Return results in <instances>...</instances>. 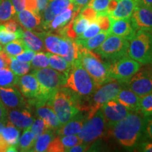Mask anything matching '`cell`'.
I'll return each mask as SVG.
<instances>
[{"mask_svg": "<svg viewBox=\"0 0 152 152\" xmlns=\"http://www.w3.org/2000/svg\"><path fill=\"white\" fill-rule=\"evenodd\" d=\"M1 135L9 145H17L20 139V129L8 121L5 128L1 132Z\"/></svg>", "mask_w": 152, "mask_h": 152, "instance_id": "f1b7e54d", "label": "cell"}, {"mask_svg": "<svg viewBox=\"0 0 152 152\" xmlns=\"http://www.w3.org/2000/svg\"><path fill=\"white\" fill-rule=\"evenodd\" d=\"M109 35V32L100 31L99 33L96 34V35H94L92 37L85 39H75V41L80 46L84 47V48L91 51L94 50V49L98 48Z\"/></svg>", "mask_w": 152, "mask_h": 152, "instance_id": "484cf974", "label": "cell"}, {"mask_svg": "<svg viewBox=\"0 0 152 152\" xmlns=\"http://www.w3.org/2000/svg\"><path fill=\"white\" fill-rule=\"evenodd\" d=\"M144 116L139 112H131L125 118L112 125L110 134L123 147H136L144 130Z\"/></svg>", "mask_w": 152, "mask_h": 152, "instance_id": "6da1fadb", "label": "cell"}, {"mask_svg": "<svg viewBox=\"0 0 152 152\" xmlns=\"http://www.w3.org/2000/svg\"><path fill=\"white\" fill-rule=\"evenodd\" d=\"M8 119V111L6 109L5 105L0 99V121Z\"/></svg>", "mask_w": 152, "mask_h": 152, "instance_id": "db71d44e", "label": "cell"}, {"mask_svg": "<svg viewBox=\"0 0 152 152\" xmlns=\"http://www.w3.org/2000/svg\"><path fill=\"white\" fill-rule=\"evenodd\" d=\"M123 83L140 97L152 92V65H144Z\"/></svg>", "mask_w": 152, "mask_h": 152, "instance_id": "30bf717a", "label": "cell"}, {"mask_svg": "<svg viewBox=\"0 0 152 152\" xmlns=\"http://www.w3.org/2000/svg\"><path fill=\"white\" fill-rule=\"evenodd\" d=\"M49 1L50 0H37L38 10H39L40 15H42L43 11H45V9L47 8V7L49 3Z\"/></svg>", "mask_w": 152, "mask_h": 152, "instance_id": "11a10c76", "label": "cell"}, {"mask_svg": "<svg viewBox=\"0 0 152 152\" xmlns=\"http://www.w3.org/2000/svg\"><path fill=\"white\" fill-rule=\"evenodd\" d=\"M21 39L27 49H31L34 52H40L45 49L42 39L36 32L26 29L23 32Z\"/></svg>", "mask_w": 152, "mask_h": 152, "instance_id": "d4e9b609", "label": "cell"}, {"mask_svg": "<svg viewBox=\"0 0 152 152\" xmlns=\"http://www.w3.org/2000/svg\"><path fill=\"white\" fill-rule=\"evenodd\" d=\"M35 54V52L31 50V49H26V51H24L23 52L20 53L16 56L14 57L16 58L17 60L20 61L22 62H26V63H30L31 62L32 59L33 58Z\"/></svg>", "mask_w": 152, "mask_h": 152, "instance_id": "f6af8a7d", "label": "cell"}, {"mask_svg": "<svg viewBox=\"0 0 152 152\" xmlns=\"http://www.w3.org/2000/svg\"><path fill=\"white\" fill-rule=\"evenodd\" d=\"M90 1V0H72V2L76 8L80 11V9L86 6Z\"/></svg>", "mask_w": 152, "mask_h": 152, "instance_id": "9f6ffc18", "label": "cell"}, {"mask_svg": "<svg viewBox=\"0 0 152 152\" xmlns=\"http://www.w3.org/2000/svg\"><path fill=\"white\" fill-rule=\"evenodd\" d=\"M42 39L45 49L49 52L64 57L69 49V39L49 32H36Z\"/></svg>", "mask_w": 152, "mask_h": 152, "instance_id": "7c38bea8", "label": "cell"}, {"mask_svg": "<svg viewBox=\"0 0 152 152\" xmlns=\"http://www.w3.org/2000/svg\"><path fill=\"white\" fill-rule=\"evenodd\" d=\"M101 31L99 26L96 21H93L90 24V26L87 28V29L76 39H85L88 38L94 37L96 34H98Z\"/></svg>", "mask_w": 152, "mask_h": 152, "instance_id": "b9f144b4", "label": "cell"}, {"mask_svg": "<svg viewBox=\"0 0 152 152\" xmlns=\"http://www.w3.org/2000/svg\"><path fill=\"white\" fill-rule=\"evenodd\" d=\"M31 73L35 76L39 82L40 92L38 98L34 100H30V104H46L49 101L61 87H64L67 75L53 69L52 68H33Z\"/></svg>", "mask_w": 152, "mask_h": 152, "instance_id": "7a4b0ae2", "label": "cell"}, {"mask_svg": "<svg viewBox=\"0 0 152 152\" xmlns=\"http://www.w3.org/2000/svg\"><path fill=\"white\" fill-rule=\"evenodd\" d=\"M9 63H10V56L6 54L3 49L0 51V69L9 67Z\"/></svg>", "mask_w": 152, "mask_h": 152, "instance_id": "681fc988", "label": "cell"}, {"mask_svg": "<svg viewBox=\"0 0 152 152\" xmlns=\"http://www.w3.org/2000/svg\"><path fill=\"white\" fill-rule=\"evenodd\" d=\"M17 85L19 91L26 98L34 100L39 96L40 87L39 82L33 74H26L19 77Z\"/></svg>", "mask_w": 152, "mask_h": 152, "instance_id": "2e32d148", "label": "cell"}, {"mask_svg": "<svg viewBox=\"0 0 152 152\" xmlns=\"http://www.w3.org/2000/svg\"><path fill=\"white\" fill-rule=\"evenodd\" d=\"M64 87L73 91L81 99L86 98V101L99 86L77 59L71 64Z\"/></svg>", "mask_w": 152, "mask_h": 152, "instance_id": "277c9868", "label": "cell"}, {"mask_svg": "<svg viewBox=\"0 0 152 152\" xmlns=\"http://www.w3.org/2000/svg\"><path fill=\"white\" fill-rule=\"evenodd\" d=\"M36 141L35 135L30 128L25 129L17 144V149L20 151H30Z\"/></svg>", "mask_w": 152, "mask_h": 152, "instance_id": "f546056e", "label": "cell"}, {"mask_svg": "<svg viewBox=\"0 0 152 152\" xmlns=\"http://www.w3.org/2000/svg\"><path fill=\"white\" fill-rule=\"evenodd\" d=\"M81 100L73 91L62 87L56 91L47 105L52 108L62 125L80 111Z\"/></svg>", "mask_w": 152, "mask_h": 152, "instance_id": "3957f363", "label": "cell"}, {"mask_svg": "<svg viewBox=\"0 0 152 152\" xmlns=\"http://www.w3.org/2000/svg\"><path fill=\"white\" fill-rule=\"evenodd\" d=\"M9 144H7V142L5 141V140L1 135V134H0V152H4L7 151V149L9 147Z\"/></svg>", "mask_w": 152, "mask_h": 152, "instance_id": "6f0895ef", "label": "cell"}, {"mask_svg": "<svg viewBox=\"0 0 152 152\" xmlns=\"http://www.w3.org/2000/svg\"><path fill=\"white\" fill-rule=\"evenodd\" d=\"M48 56L49 66L53 69L66 74L67 75L71 68V64L66 61L64 58V57L60 56V55L48 52Z\"/></svg>", "mask_w": 152, "mask_h": 152, "instance_id": "4316f807", "label": "cell"}, {"mask_svg": "<svg viewBox=\"0 0 152 152\" xmlns=\"http://www.w3.org/2000/svg\"><path fill=\"white\" fill-rule=\"evenodd\" d=\"M106 128L103 113L99 109L93 116L85 120L77 136L83 142L90 144L104 136Z\"/></svg>", "mask_w": 152, "mask_h": 152, "instance_id": "8fae6325", "label": "cell"}, {"mask_svg": "<svg viewBox=\"0 0 152 152\" xmlns=\"http://www.w3.org/2000/svg\"><path fill=\"white\" fill-rule=\"evenodd\" d=\"M59 137L60 142L61 143L63 147L64 148L65 151H68V150L71 149V147L77 144L83 143V141L80 138L77 136V134H71V135H64L60 136L58 135Z\"/></svg>", "mask_w": 152, "mask_h": 152, "instance_id": "f35d334b", "label": "cell"}, {"mask_svg": "<svg viewBox=\"0 0 152 152\" xmlns=\"http://www.w3.org/2000/svg\"><path fill=\"white\" fill-rule=\"evenodd\" d=\"M137 4V0H118L115 9L108 16L111 20L130 18Z\"/></svg>", "mask_w": 152, "mask_h": 152, "instance_id": "cb8c5ba5", "label": "cell"}, {"mask_svg": "<svg viewBox=\"0 0 152 152\" xmlns=\"http://www.w3.org/2000/svg\"><path fill=\"white\" fill-rule=\"evenodd\" d=\"M9 68L13 73L16 74V75L22 76L26 75L30 71L31 65H30V63L20 61L17 60L15 57L10 56Z\"/></svg>", "mask_w": 152, "mask_h": 152, "instance_id": "836d02e7", "label": "cell"}, {"mask_svg": "<svg viewBox=\"0 0 152 152\" xmlns=\"http://www.w3.org/2000/svg\"><path fill=\"white\" fill-rule=\"evenodd\" d=\"M130 40L120 36L109 35L94 53L106 61H113L128 56Z\"/></svg>", "mask_w": 152, "mask_h": 152, "instance_id": "ba28073f", "label": "cell"}, {"mask_svg": "<svg viewBox=\"0 0 152 152\" xmlns=\"http://www.w3.org/2000/svg\"><path fill=\"white\" fill-rule=\"evenodd\" d=\"M96 22L99 26L101 31L109 32V30L111 27V19L106 14H98L96 17Z\"/></svg>", "mask_w": 152, "mask_h": 152, "instance_id": "7bdbcfd3", "label": "cell"}, {"mask_svg": "<svg viewBox=\"0 0 152 152\" xmlns=\"http://www.w3.org/2000/svg\"><path fill=\"white\" fill-rule=\"evenodd\" d=\"M143 134L146 137L152 140V115L144 117Z\"/></svg>", "mask_w": 152, "mask_h": 152, "instance_id": "bcb514c9", "label": "cell"}, {"mask_svg": "<svg viewBox=\"0 0 152 152\" xmlns=\"http://www.w3.org/2000/svg\"><path fill=\"white\" fill-rule=\"evenodd\" d=\"M100 109L103 113L106 127L109 128L125 118L130 113L129 110L115 99L108 101Z\"/></svg>", "mask_w": 152, "mask_h": 152, "instance_id": "4fadbf2b", "label": "cell"}, {"mask_svg": "<svg viewBox=\"0 0 152 152\" xmlns=\"http://www.w3.org/2000/svg\"><path fill=\"white\" fill-rule=\"evenodd\" d=\"M137 30L133 28L130 18L111 20V27L109 30V35H114L130 39L132 38Z\"/></svg>", "mask_w": 152, "mask_h": 152, "instance_id": "d6986e66", "label": "cell"}, {"mask_svg": "<svg viewBox=\"0 0 152 152\" xmlns=\"http://www.w3.org/2000/svg\"><path fill=\"white\" fill-rule=\"evenodd\" d=\"M16 14V11L11 0H0V23L14 18Z\"/></svg>", "mask_w": 152, "mask_h": 152, "instance_id": "1f68e13d", "label": "cell"}, {"mask_svg": "<svg viewBox=\"0 0 152 152\" xmlns=\"http://www.w3.org/2000/svg\"><path fill=\"white\" fill-rule=\"evenodd\" d=\"M8 121H9L8 119H5V120H3V121H0V134H1V132H2L4 128H5L6 125H7Z\"/></svg>", "mask_w": 152, "mask_h": 152, "instance_id": "91938a15", "label": "cell"}, {"mask_svg": "<svg viewBox=\"0 0 152 152\" xmlns=\"http://www.w3.org/2000/svg\"><path fill=\"white\" fill-rule=\"evenodd\" d=\"M18 22L25 29L36 30L42 28V16L25 9L16 13Z\"/></svg>", "mask_w": 152, "mask_h": 152, "instance_id": "603a6c76", "label": "cell"}, {"mask_svg": "<svg viewBox=\"0 0 152 152\" xmlns=\"http://www.w3.org/2000/svg\"><path fill=\"white\" fill-rule=\"evenodd\" d=\"M20 76L16 75L9 68L0 69V87H16Z\"/></svg>", "mask_w": 152, "mask_h": 152, "instance_id": "4dcf8cb0", "label": "cell"}, {"mask_svg": "<svg viewBox=\"0 0 152 152\" xmlns=\"http://www.w3.org/2000/svg\"><path fill=\"white\" fill-rule=\"evenodd\" d=\"M77 59L99 86L112 80L109 77L106 62H103L99 59L94 52H92L79 45Z\"/></svg>", "mask_w": 152, "mask_h": 152, "instance_id": "8992f818", "label": "cell"}, {"mask_svg": "<svg viewBox=\"0 0 152 152\" xmlns=\"http://www.w3.org/2000/svg\"><path fill=\"white\" fill-rule=\"evenodd\" d=\"M151 65H152V64H151Z\"/></svg>", "mask_w": 152, "mask_h": 152, "instance_id": "6125c7cd", "label": "cell"}, {"mask_svg": "<svg viewBox=\"0 0 152 152\" xmlns=\"http://www.w3.org/2000/svg\"><path fill=\"white\" fill-rule=\"evenodd\" d=\"M27 47L24 45L21 38L16 39L6 44L4 47L3 50L9 56H15L20 53L26 51Z\"/></svg>", "mask_w": 152, "mask_h": 152, "instance_id": "d6a6232c", "label": "cell"}, {"mask_svg": "<svg viewBox=\"0 0 152 152\" xmlns=\"http://www.w3.org/2000/svg\"><path fill=\"white\" fill-rule=\"evenodd\" d=\"M33 68H42L49 66L48 52H37L30 62Z\"/></svg>", "mask_w": 152, "mask_h": 152, "instance_id": "74e56055", "label": "cell"}, {"mask_svg": "<svg viewBox=\"0 0 152 152\" xmlns=\"http://www.w3.org/2000/svg\"><path fill=\"white\" fill-rule=\"evenodd\" d=\"M23 30L20 28L15 33H11L8 31L4 25H0V44L5 45L16 39H20L23 36Z\"/></svg>", "mask_w": 152, "mask_h": 152, "instance_id": "d590c367", "label": "cell"}, {"mask_svg": "<svg viewBox=\"0 0 152 152\" xmlns=\"http://www.w3.org/2000/svg\"><path fill=\"white\" fill-rule=\"evenodd\" d=\"M110 0H90L86 6L92 8L97 14H106Z\"/></svg>", "mask_w": 152, "mask_h": 152, "instance_id": "ab89813d", "label": "cell"}, {"mask_svg": "<svg viewBox=\"0 0 152 152\" xmlns=\"http://www.w3.org/2000/svg\"><path fill=\"white\" fill-rule=\"evenodd\" d=\"M0 99L9 109H20L28 106L23 95L15 87H0Z\"/></svg>", "mask_w": 152, "mask_h": 152, "instance_id": "9a60e30c", "label": "cell"}, {"mask_svg": "<svg viewBox=\"0 0 152 152\" xmlns=\"http://www.w3.org/2000/svg\"><path fill=\"white\" fill-rule=\"evenodd\" d=\"M123 87L124 83L116 80H112L99 87L85 101L86 120L93 116L108 101L114 99Z\"/></svg>", "mask_w": 152, "mask_h": 152, "instance_id": "5b68a950", "label": "cell"}, {"mask_svg": "<svg viewBox=\"0 0 152 152\" xmlns=\"http://www.w3.org/2000/svg\"><path fill=\"white\" fill-rule=\"evenodd\" d=\"M30 128L33 132L34 135H35V140H37L41 134H42L48 129L47 128L46 125L44 123L43 120L40 118L35 119V121H34L31 126L30 127Z\"/></svg>", "mask_w": 152, "mask_h": 152, "instance_id": "60d3db41", "label": "cell"}, {"mask_svg": "<svg viewBox=\"0 0 152 152\" xmlns=\"http://www.w3.org/2000/svg\"><path fill=\"white\" fill-rule=\"evenodd\" d=\"M137 151L143 152H152V142L145 141L139 144Z\"/></svg>", "mask_w": 152, "mask_h": 152, "instance_id": "816d5d0a", "label": "cell"}, {"mask_svg": "<svg viewBox=\"0 0 152 152\" xmlns=\"http://www.w3.org/2000/svg\"><path fill=\"white\" fill-rule=\"evenodd\" d=\"M26 1V9H28L34 14L40 15L38 10L37 0H25ZM41 16V15H40Z\"/></svg>", "mask_w": 152, "mask_h": 152, "instance_id": "c3c4849f", "label": "cell"}, {"mask_svg": "<svg viewBox=\"0 0 152 152\" xmlns=\"http://www.w3.org/2000/svg\"><path fill=\"white\" fill-rule=\"evenodd\" d=\"M79 12L80 10L76 8L72 2L68 8L64 9L59 14L55 16V18L47 26L46 30H58L67 25L74 17L79 14Z\"/></svg>", "mask_w": 152, "mask_h": 152, "instance_id": "ffe728a7", "label": "cell"}, {"mask_svg": "<svg viewBox=\"0 0 152 152\" xmlns=\"http://www.w3.org/2000/svg\"><path fill=\"white\" fill-rule=\"evenodd\" d=\"M72 3V0H50L47 7V11L54 17L62 12L64 9L68 8Z\"/></svg>", "mask_w": 152, "mask_h": 152, "instance_id": "e575fe53", "label": "cell"}, {"mask_svg": "<svg viewBox=\"0 0 152 152\" xmlns=\"http://www.w3.org/2000/svg\"><path fill=\"white\" fill-rule=\"evenodd\" d=\"M130 20L136 30H143L152 34V8L137 4Z\"/></svg>", "mask_w": 152, "mask_h": 152, "instance_id": "5bb4252c", "label": "cell"}, {"mask_svg": "<svg viewBox=\"0 0 152 152\" xmlns=\"http://www.w3.org/2000/svg\"><path fill=\"white\" fill-rule=\"evenodd\" d=\"M11 1L13 6L14 7L16 13L26 9V1L25 0H11Z\"/></svg>", "mask_w": 152, "mask_h": 152, "instance_id": "f5cc1de1", "label": "cell"}, {"mask_svg": "<svg viewBox=\"0 0 152 152\" xmlns=\"http://www.w3.org/2000/svg\"><path fill=\"white\" fill-rule=\"evenodd\" d=\"M139 113L144 117L152 115V92L140 96Z\"/></svg>", "mask_w": 152, "mask_h": 152, "instance_id": "8d00e7d4", "label": "cell"}, {"mask_svg": "<svg viewBox=\"0 0 152 152\" xmlns=\"http://www.w3.org/2000/svg\"><path fill=\"white\" fill-rule=\"evenodd\" d=\"M4 26H5L7 30L8 31L11 32V33H15V32H16L20 28V26H19V24L17 22V20L13 18L6 21L5 23L4 24Z\"/></svg>", "mask_w": 152, "mask_h": 152, "instance_id": "7dc6e473", "label": "cell"}, {"mask_svg": "<svg viewBox=\"0 0 152 152\" xmlns=\"http://www.w3.org/2000/svg\"><path fill=\"white\" fill-rule=\"evenodd\" d=\"M128 56L143 65L152 64V34L137 30L130 39Z\"/></svg>", "mask_w": 152, "mask_h": 152, "instance_id": "52a82bcc", "label": "cell"}, {"mask_svg": "<svg viewBox=\"0 0 152 152\" xmlns=\"http://www.w3.org/2000/svg\"><path fill=\"white\" fill-rule=\"evenodd\" d=\"M8 120L20 130L30 128L35 121L31 113L26 108L8 111Z\"/></svg>", "mask_w": 152, "mask_h": 152, "instance_id": "e0dca14e", "label": "cell"}, {"mask_svg": "<svg viewBox=\"0 0 152 152\" xmlns=\"http://www.w3.org/2000/svg\"><path fill=\"white\" fill-rule=\"evenodd\" d=\"M88 149H90V144L83 142V143L77 144V145L71 147V149H69L68 150V151H69V152H83V151H88Z\"/></svg>", "mask_w": 152, "mask_h": 152, "instance_id": "f907efd6", "label": "cell"}, {"mask_svg": "<svg viewBox=\"0 0 152 152\" xmlns=\"http://www.w3.org/2000/svg\"><path fill=\"white\" fill-rule=\"evenodd\" d=\"M79 14L81 15L84 18L88 19L92 23L93 21H96V17H97V13L92 8L87 6H85L83 8H82L80 11Z\"/></svg>", "mask_w": 152, "mask_h": 152, "instance_id": "ee69618b", "label": "cell"}, {"mask_svg": "<svg viewBox=\"0 0 152 152\" xmlns=\"http://www.w3.org/2000/svg\"><path fill=\"white\" fill-rule=\"evenodd\" d=\"M36 114L39 118L43 120L47 128L56 131L61 126L59 120L51 106L46 104H35Z\"/></svg>", "mask_w": 152, "mask_h": 152, "instance_id": "ac0fdd59", "label": "cell"}, {"mask_svg": "<svg viewBox=\"0 0 152 152\" xmlns=\"http://www.w3.org/2000/svg\"><path fill=\"white\" fill-rule=\"evenodd\" d=\"M85 120H86V116L83 115L80 111L73 118H71L65 124L62 125L55 132L57 135L60 136L77 134L83 128Z\"/></svg>", "mask_w": 152, "mask_h": 152, "instance_id": "44dd1931", "label": "cell"}, {"mask_svg": "<svg viewBox=\"0 0 152 152\" xmlns=\"http://www.w3.org/2000/svg\"><path fill=\"white\" fill-rule=\"evenodd\" d=\"M140 98L137 94L127 87L121 89L114 99L130 111L139 112Z\"/></svg>", "mask_w": 152, "mask_h": 152, "instance_id": "7402d4cb", "label": "cell"}, {"mask_svg": "<svg viewBox=\"0 0 152 152\" xmlns=\"http://www.w3.org/2000/svg\"><path fill=\"white\" fill-rule=\"evenodd\" d=\"M55 137V133L54 130L47 129L42 134L38 137L35 142L33 149L30 151L43 152L47 151V147L51 143V142Z\"/></svg>", "mask_w": 152, "mask_h": 152, "instance_id": "83f0119b", "label": "cell"}, {"mask_svg": "<svg viewBox=\"0 0 152 152\" xmlns=\"http://www.w3.org/2000/svg\"><path fill=\"white\" fill-rule=\"evenodd\" d=\"M109 77L125 83L142 67L141 64L128 56L113 61H107Z\"/></svg>", "mask_w": 152, "mask_h": 152, "instance_id": "9c48e42d", "label": "cell"}, {"mask_svg": "<svg viewBox=\"0 0 152 152\" xmlns=\"http://www.w3.org/2000/svg\"><path fill=\"white\" fill-rule=\"evenodd\" d=\"M138 3L146 7L152 8V0H138Z\"/></svg>", "mask_w": 152, "mask_h": 152, "instance_id": "680465c9", "label": "cell"}, {"mask_svg": "<svg viewBox=\"0 0 152 152\" xmlns=\"http://www.w3.org/2000/svg\"><path fill=\"white\" fill-rule=\"evenodd\" d=\"M137 1H138V0H137Z\"/></svg>", "mask_w": 152, "mask_h": 152, "instance_id": "94428289", "label": "cell"}]
</instances>
